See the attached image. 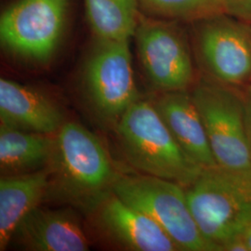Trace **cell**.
<instances>
[{"instance_id":"6da1fadb","label":"cell","mask_w":251,"mask_h":251,"mask_svg":"<svg viewBox=\"0 0 251 251\" xmlns=\"http://www.w3.org/2000/svg\"><path fill=\"white\" fill-rule=\"evenodd\" d=\"M50 165L55 176L50 187L88 210L99 207L118 176L99 139L75 122L63 123L58 130Z\"/></svg>"},{"instance_id":"7a4b0ae2","label":"cell","mask_w":251,"mask_h":251,"mask_svg":"<svg viewBox=\"0 0 251 251\" xmlns=\"http://www.w3.org/2000/svg\"><path fill=\"white\" fill-rule=\"evenodd\" d=\"M129 163L144 174L188 187L204 169L181 149L153 103L139 100L117 121Z\"/></svg>"},{"instance_id":"3957f363","label":"cell","mask_w":251,"mask_h":251,"mask_svg":"<svg viewBox=\"0 0 251 251\" xmlns=\"http://www.w3.org/2000/svg\"><path fill=\"white\" fill-rule=\"evenodd\" d=\"M185 193L200 232L222 251L251 225V173L204 169Z\"/></svg>"},{"instance_id":"277c9868","label":"cell","mask_w":251,"mask_h":251,"mask_svg":"<svg viewBox=\"0 0 251 251\" xmlns=\"http://www.w3.org/2000/svg\"><path fill=\"white\" fill-rule=\"evenodd\" d=\"M113 193L150 216L180 251H222L200 232L189 207L185 188L147 174L118 175Z\"/></svg>"},{"instance_id":"5b68a950","label":"cell","mask_w":251,"mask_h":251,"mask_svg":"<svg viewBox=\"0 0 251 251\" xmlns=\"http://www.w3.org/2000/svg\"><path fill=\"white\" fill-rule=\"evenodd\" d=\"M201 115L217 166L251 173L245 100L227 88L203 84L192 95Z\"/></svg>"},{"instance_id":"8992f818","label":"cell","mask_w":251,"mask_h":251,"mask_svg":"<svg viewBox=\"0 0 251 251\" xmlns=\"http://www.w3.org/2000/svg\"><path fill=\"white\" fill-rule=\"evenodd\" d=\"M69 0H18L0 20L2 45L31 61L50 59L63 36Z\"/></svg>"},{"instance_id":"52a82bcc","label":"cell","mask_w":251,"mask_h":251,"mask_svg":"<svg viewBox=\"0 0 251 251\" xmlns=\"http://www.w3.org/2000/svg\"><path fill=\"white\" fill-rule=\"evenodd\" d=\"M99 42L85 67L86 89L100 116L117 122L139 100L128 40Z\"/></svg>"},{"instance_id":"ba28073f","label":"cell","mask_w":251,"mask_h":251,"mask_svg":"<svg viewBox=\"0 0 251 251\" xmlns=\"http://www.w3.org/2000/svg\"><path fill=\"white\" fill-rule=\"evenodd\" d=\"M140 61L153 87L164 92L182 91L194 77L187 47L171 27L144 20L136 31Z\"/></svg>"},{"instance_id":"9c48e42d","label":"cell","mask_w":251,"mask_h":251,"mask_svg":"<svg viewBox=\"0 0 251 251\" xmlns=\"http://www.w3.org/2000/svg\"><path fill=\"white\" fill-rule=\"evenodd\" d=\"M200 49L219 80L239 84L251 77V39L236 25L225 20L206 24L200 33Z\"/></svg>"},{"instance_id":"30bf717a","label":"cell","mask_w":251,"mask_h":251,"mask_svg":"<svg viewBox=\"0 0 251 251\" xmlns=\"http://www.w3.org/2000/svg\"><path fill=\"white\" fill-rule=\"evenodd\" d=\"M100 221L116 241L130 251H179V247L150 216L113 192L100 205Z\"/></svg>"},{"instance_id":"8fae6325","label":"cell","mask_w":251,"mask_h":251,"mask_svg":"<svg viewBox=\"0 0 251 251\" xmlns=\"http://www.w3.org/2000/svg\"><path fill=\"white\" fill-rule=\"evenodd\" d=\"M11 240L27 251H89L88 238L76 217L66 209L36 206L20 223Z\"/></svg>"},{"instance_id":"7c38bea8","label":"cell","mask_w":251,"mask_h":251,"mask_svg":"<svg viewBox=\"0 0 251 251\" xmlns=\"http://www.w3.org/2000/svg\"><path fill=\"white\" fill-rule=\"evenodd\" d=\"M1 125L20 130L53 134L63 126V116L45 95L15 81L0 80Z\"/></svg>"},{"instance_id":"4fadbf2b","label":"cell","mask_w":251,"mask_h":251,"mask_svg":"<svg viewBox=\"0 0 251 251\" xmlns=\"http://www.w3.org/2000/svg\"><path fill=\"white\" fill-rule=\"evenodd\" d=\"M175 140L202 169L217 167L198 106L184 90L164 92L153 103Z\"/></svg>"},{"instance_id":"5bb4252c","label":"cell","mask_w":251,"mask_h":251,"mask_svg":"<svg viewBox=\"0 0 251 251\" xmlns=\"http://www.w3.org/2000/svg\"><path fill=\"white\" fill-rule=\"evenodd\" d=\"M50 171L5 175L0 180V251H5L24 218L49 194Z\"/></svg>"},{"instance_id":"9a60e30c","label":"cell","mask_w":251,"mask_h":251,"mask_svg":"<svg viewBox=\"0 0 251 251\" xmlns=\"http://www.w3.org/2000/svg\"><path fill=\"white\" fill-rule=\"evenodd\" d=\"M55 138L50 134L0 126V168L2 172L22 174L39 171L50 164ZM11 174V175H13Z\"/></svg>"},{"instance_id":"2e32d148","label":"cell","mask_w":251,"mask_h":251,"mask_svg":"<svg viewBox=\"0 0 251 251\" xmlns=\"http://www.w3.org/2000/svg\"><path fill=\"white\" fill-rule=\"evenodd\" d=\"M87 18L99 41H126L138 25L136 0H84Z\"/></svg>"},{"instance_id":"e0dca14e","label":"cell","mask_w":251,"mask_h":251,"mask_svg":"<svg viewBox=\"0 0 251 251\" xmlns=\"http://www.w3.org/2000/svg\"><path fill=\"white\" fill-rule=\"evenodd\" d=\"M150 11L170 18L196 20L225 14V0H141Z\"/></svg>"},{"instance_id":"ac0fdd59","label":"cell","mask_w":251,"mask_h":251,"mask_svg":"<svg viewBox=\"0 0 251 251\" xmlns=\"http://www.w3.org/2000/svg\"><path fill=\"white\" fill-rule=\"evenodd\" d=\"M225 14L251 20V0H225Z\"/></svg>"},{"instance_id":"d6986e66","label":"cell","mask_w":251,"mask_h":251,"mask_svg":"<svg viewBox=\"0 0 251 251\" xmlns=\"http://www.w3.org/2000/svg\"><path fill=\"white\" fill-rule=\"evenodd\" d=\"M223 251H249L242 234L228 240L222 246Z\"/></svg>"},{"instance_id":"ffe728a7","label":"cell","mask_w":251,"mask_h":251,"mask_svg":"<svg viewBox=\"0 0 251 251\" xmlns=\"http://www.w3.org/2000/svg\"><path fill=\"white\" fill-rule=\"evenodd\" d=\"M244 100H245V107H246V124H247V130H248L251 151V86L247 92L246 99Z\"/></svg>"},{"instance_id":"44dd1931","label":"cell","mask_w":251,"mask_h":251,"mask_svg":"<svg viewBox=\"0 0 251 251\" xmlns=\"http://www.w3.org/2000/svg\"><path fill=\"white\" fill-rule=\"evenodd\" d=\"M243 238L248 246L249 251H251V225H249L242 233Z\"/></svg>"}]
</instances>
